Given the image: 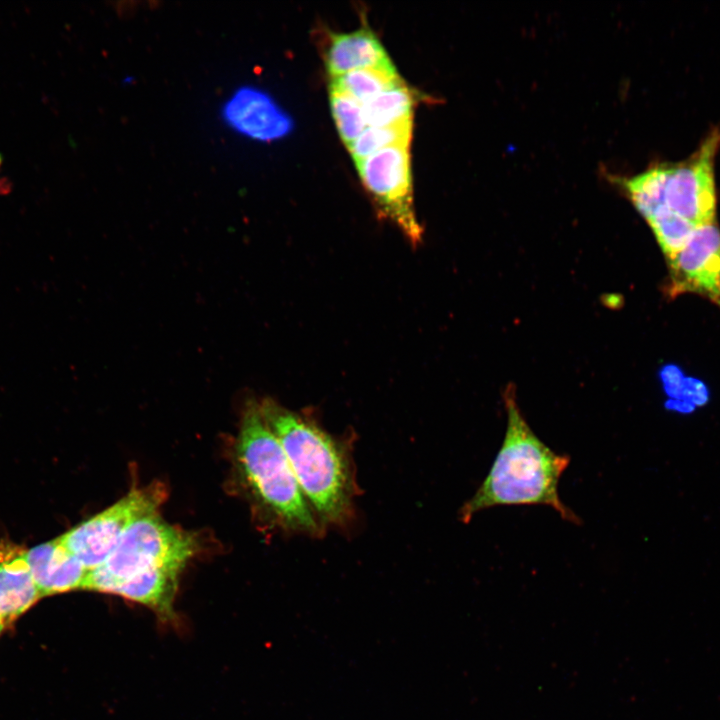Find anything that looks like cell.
I'll list each match as a JSON object with an SVG mask.
<instances>
[{
	"label": "cell",
	"instance_id": "cell-11",
	"mask_svg": "<svg viewBox=\"0 0 720 720\" xmlns=\"http://www.w3.org/2000/svg\"><path fill=\"white\" fill-rule=\"evenodd\" d=\"M26 558L42 597L82 590L88 570L59 538L27 550Z\"/></svg>",
	"mask_w": 720,
	"mask_h": 720
},
{
	"label": "cell",
	"instance_id": "cell-9",
	"mask_svg": "<svg viewBox=\"0 0 720 720\" xmlns=\"http://www.w3.org/2000/svg\"><path fill=\"white\" fill-rule=\"evenodd\" d=\"M220 116L233 132L258 141H272L292 129L290 117L265 91L241 86L224 100Z\"/></svg>",
	"mask_w": 720,
	"mask_h": 720
},
{
	"label": "cell",
	"instance_id": "cell-3",
	"mask_svg": "<svg viewBox=\"0 0 720 720\" xmlns=\"http://www.w3.org/2000/svg\"><path fill=\"white\" fill-rule=\"evenodd\" d=\"M259 408L323 528L349 522L356 484L347 442L275 400L265 399Z\"/></svg>",
	"mask_w": 720,
	"mask_h": 720
},
{
	"label": "cell",
	"instance_id": "cell-5",
	"mask_svg": "<svg viewBox=\"0 0 720 720\" xmlns=\"http://www.w3.org/2000/svg\"><path fill=\"white\" fill-rule=\"evenodd\" d=\"M165 495L160 484L132 489L102 512L65 532L59 540L91 571L106 561L135 520L158 511Z\"/></svg>",
	"mask_w": 720,
	"mask_h": 720
},
{
	"label": "cell",
	"instance_id": "cell-4",
	"mask_svg": "<svg viewBox=\"0 0 720 720\" xmlns=\"http://www.w3.org/2000/svg\"><path fill=\"white\" fill-rule=\"evenodd\" d=\"M234 462L243 491L263 523L288 533L322 535L324 528L258 403H249L242 414Z\"/></svg>",
	"mask_w": 720,
	"mask_h": 720
},
{
	"label": "cell",
	"instance_id": "cell-20",
	"mask_svg": "<svg viewBox=\"0 0 720 720\" xmlns=\"http://www.w3.org/2000/svg\"><path fill=\"white\" fill-rule=\"evenodd\" d=\"M659 377L664 392L669 399H680L681 389L685 375L676 365H666L661 368Z\"/></svg>",
	"mask_w": 720,
	"mask_h": 720
},
{
	"label": "cell",
	"instance_id": "cell-8",
	"mask_svg": "<svg viewBox=\"0 0 720 720\" xmlns=\"http://www.w3.org/2000/svg\"><path fill=\"white\" fill-rule=\"evenodd\" d=\"M668 264L670 296L693 292L720 309V230L715 221L695 227L685 247Z\"/></svg>",
	"mask_w": 720,
	"mask_h": 720
},
{
	"label": "cell",
	"instance_id": "cell-12",
	"mask_svg": "<svg viewBox=\"0 0 720 720\" xmlns=\"http://www.w3.org/2000/svg\"><path fill=\"white\" fill-rule=\"evenodd\" d=\"M388 61L390 59L383 45L367 28L332 34L325 54V63L331 78Z\"/></svg>",
	"mask_w": 720,
	"mask_h": 720
},
{
	"label": "cell",
	"instance_id": "cell-10",
	"mask_svg": "<svg viewBox=\"0 0 720 720\" xmlns=\"http://www.w3.org/2000/svg\"><path fill=\"white\" fill-rule=\"evenodd\" d=\"M26 552L15 543L0 541V623L6 628L42 598Z\"/></svg>",
	"mask_w": 720,
	"mask_h": 720
},
{
	"label": "cell",
	"instance_id": "cell-23",
	"mask_svg": "<svg viewBox=\"0 0 720 720\" xmlns=\"http://www.w3.org/2000/svg\"><path fill=\"white\" fill-rule=\"evenodd\" d=\"M1 162H2V157H1V154H0V165H1Z\"/></svg>",
	"mask_w": 720,
	"mask_h": 720
},
{
	"label": "cell",
	"instance_id": "cell-15",
	"mask_svg": "<svg viewBox=\"0 0 720 720\" xmlns=\"http://www.w3.org/2000/svg\"><path fill=\"white\" fill-rule=\"evenodd\" d=\"M415 103V93L403 83L364 103L365 120L368 127H377L412 119Z\"/></svg>",
	"mask_w": 720,
	"mask_h": 720
},
{
	"label": "cell",
	"instance_id": "cell-7",
	"mask_svg": "<svg viewBox=\"0 0 720 720\" xmlns=\"http://www.w3.org/2000/svg\"><path fill=\"white\" fill-rule=\"evenodd\" d=\"M719 148L720 129L715 128L687 160L668 166L665 206L695 227L715 221L714 163Z\"/></svg>",
	"mask_w": 720,
	"mask_h": 720
},
{
	"label": "cell",
	"instance_id": "cell-2",
	"mask_svg": "<svg viewBox=\"0 0 720 720\" xmlns=\"http://www.w3.org/2000/svg\"><path fill=\"white\" fill-rule=\"evenodd\" d=\"M507 426L502 445L483 482L459 511L469 522L485 509L497 506L543 505L568 522L580 519L560 499L558 485L570 463L548 447L530 428L516 403L512 388L505 391Z\"/></svg>",
	"mask_w": 720,
	"mask_h": 720
},
{
	"label": "cell",
	"instance_id": "cell-21",
	"mask_svg": "<svg viewBox=\"0 0 720 720\" xmlns=\"http://www.w3.org/2000/svg\"><path fill=\"white\" fill-rule=\"evenodd\" d=\"M665 407L669 410L684 414L691 413L696 408L693 404L683 399H668Z\"/></svg>",
	"mask_w": 720,
	"mask_h": 720
},
{
	"label": "cell",
	"instance_id": "cell-18",
	"mask_svg": "<svg viewBox=\"0 0 720 720\" xmlns=\"http://www.w3.org/2000/svg\"><path fill=\"white\" fill-rule=\"evenodd\" d=\"M330 107L338 132L348 146L367 128L363 104L350 94L337 88H329Z\"/></svg>",
	"mask_w": 720,
	"mask_h": 720
},
{
	"label": "cell",
	"instance_id": "cell-6",
	"mask_svg": "<svg viewBox=\"0 0 720 720\" xmlns=\"http://www.w3.org/2000/svg\"><path fill=\"white\" fill-rule=\"evenodd\" d=\"M409 145L389 146L355 164L378 210L417 244L423 229L413 203Z\"/></svg>",
	"mask_w": 720,
	"mask_h": 720
},
{
	"label": "cell",
	"instance_id": "cell-13",
	"mask_svg": "<svg viewBox=\"0 0 720 720\" xmlns=\"http://www.w3.org/2000/svg\"><path fill=\"white\" fill-rule=\"evenodd\" d=\"M668 165H654L629 178L615 177L638 212L648 220L665 208V188Z\"/></svg>",
	"mask_w": 720,
	"mask_h": 720
},
{
	"label": "cell",
	"instance_id": "cell-16",
	"mask_svg": "<svg viewBox=\"0 0 720 720\" xmlns=\"http://www.w3.org/2000/svg\"><path fill=\"white\" fill-rule=\"evenodd\" d=\"M412 127V119L384 126L368 127L347 147L356 163L389 146L410 143Z\"/></svg>",
	"mask_w": 720,
	"mask_h": 720
},
{
	"label": "cell",
	"instance_id": "cell-14",
	"mask_svg": "<svg viewBox=\"0 0 720 720\" xmlns=\"http://www.w3.org/2000/svg\"><path fill=\"white\" fill-rule=\"evenodd\" d=\"M403 83L392 62L388 61L331 78L330 86L350 94L364 104Z\"/></svg>",
	"mask_w": 720,
	"mask_h": 720
},
{
	"label": "cell",
	"instance_id": "cell-1",
	"mask_svg": "<svg viewBox=\"0 0 720 720\" xmlns=\"http://www.w3.org/2000/svg\"><path fill=\"white\" fill-rule=\"evenodd\" d=\"M199 544L196 535L167 523L158 511L147 514L127 528L103 564L88 571L82 590L119 596L169 621L179 577Z\"/></svg>",
	"mask_w": 720,
	"mask_h": 720
},
{
	"label": "cell",
	"instance_id": "cell-17",
	"mask_svg": "<svg viewBox=\"0 0 720 720\" xmlns=\"http://www.w3.org/2000/svg\"><path fill=\"white\" fill-rule=\"evenodd\" d=\"M646 221L668 262L685 247L695 229L694 225L666 207Z\"/></svg>",
	"mask_w": 720,
	"mask_h": 720
},
{
	"label": "cell",
	"instance_id": "cell-22",
	"mask_svg": "<svg viewBox=\"0 0 720 720\" xmlns=\"http://www.w3.org/2000/svg\"><path fill=\"white\" fill-rule=\"evenodd\" d=\"M5 629H6V627L0 623V635L3 633V631Z\"/></svg>",
	"mask_w": 720,
	"mask_h": 720
},
{
	"label": "cell",
	"instance_id": "cell-19",
	"mask_svg": "<svg viewBox=\"0 0 720 720\" xmlns=\"http://www.w3.org/2000/svg\"><path fill=\"white\" fill-rule=\"evenodd\" d=\"M680 399L690 402L695 407L705 405L709 400V390L701 380L685 376Z\"/></svg>",
	"mask_w": 720,
	"mask_h": 720
}]
</instances>
